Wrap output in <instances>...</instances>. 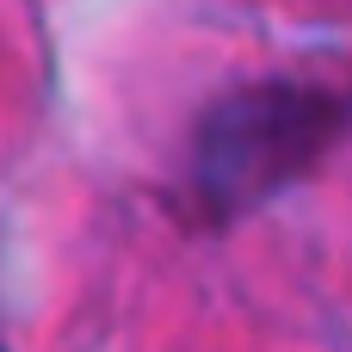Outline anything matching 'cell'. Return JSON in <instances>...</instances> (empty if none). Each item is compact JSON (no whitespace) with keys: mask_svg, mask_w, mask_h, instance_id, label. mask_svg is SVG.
<instances>
[{"mask_svg":"<svg viewBox=\"0 0 352 352\" xmlns=\"http://www.w3.org/2000/svg\"><path fill=\"white\" fill-rule=\"evenodd\" d=\"M352 136V93L328 80H241L192 130V198L204 223H235L309 179Z\"/></svg>","mask_w":352,"mask_h":352,"instance_id":"6da1fadb","label":"cell"}]
</instances>
